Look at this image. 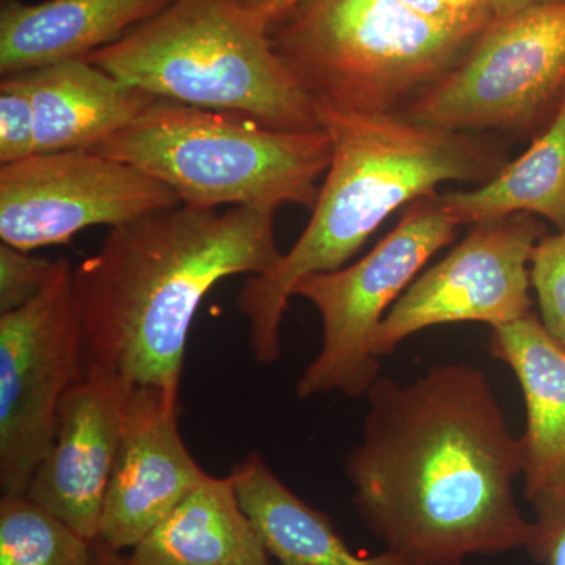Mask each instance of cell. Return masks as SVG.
<instances>
[{
	"label": "cell",
	"mask_w": 565,
	"mask_h": 565,
	"mask_svg": "<svg viewBox=\"0 0 565 565\" xmlns=\"http://www.w3.org/2000/svg\"><path fill=\"white\" fill-rule=\"evenodd\" d=\"M366 397L345 478L386 550L415 565H463L526 548L533 520L514 494L522 441L479 367L434 364L411 384L381 375Z\"/></svg>",
	"instance_id": "1"
},
{
	"label": "cell",
	"mask_w": 565,
	"mask_h": 565,
	"mask_svg": "<svg viewBox=\"0 0 565 565\" xmlns=\"http://www.w3.org/2000/svg\"><path fill=\"white\" fill-rule=\"evenodd\" d=\"M274 212L180 204L115 226L74 269L82 375L180 396L193 318L217 282L262 275L282 253Z\"/></svg>",
	"instance_id": "2"
},
{
	"label": "cell",
	"mask_w": 565,
	"mask_h": 565,
	"mask_svg": "<svg viewBox=\"0 0 565 565\" xmlns=\"http://www.w3.org/2000/svg\"><path fill=\"white\" fill-rule=\"evenodd\" d=\"M333 156L318 200L291 250L273 269L245 277L237 307L259 364L281 356L280 327L294 286L308 275L341 269L404 204L437 193L444 182L486 184L508 166L504 143L397 114L319 109Z\"/></svg>",
	"instance_id": "3"
},
{
	"label": "cell",
	"mask_w": 565,
	"mask_h": 565,
	"mask_svg": "<svg viewBox=\"0 0 565 565\" xmlns=\"http://www.w3.org/2000/svg\"><path fill=\"white\" fill-rule=\"evenodd\" d=\"M87 61L167 102L280 131L322 129L318 106L275 52L270 25L237 0H173Z\"/></svg>",
	"instance_id": "4"
},
{
	"label": "cell",
	"mask_w": 565,
	"mask_h": 565,
	"mask_svg": "<svg viewBox=\"0 0 565 565\" xmlns=\"http://www.w3.org/2000/svg\"><path fill=\"white\" fill-rule=\"evenodd\" d=\"M93 151L150 174L185 206L275 214L286 204L313 210L333 145L323 128L280 131L244 115L159 99Z\"/></svg>",
	"instance_id": "5"
},
{
	"label": "cell",
	"mask_w": 565,
	"mask_h": 565,
	"mask_svg": "<svg viewBox=\"0 0 565 565\" xmlns=\"http://www.w3.org/2000/svg\"><path fill=\"white\" fill-rule=\"evenodd\" d=\"M482 31L429 20L401 0H300L270 40L318 109L401 115Z\"/></svg>",
	"instance_id": "6"
},
{
	"label": "cell",
	"mask_w": 565,
	"mask_h": 565,
	"mask_svg": "<svg viewBox=\"0 0 565 565\" xmlns=\"http://www.w3.org/2000/svg\"><path fill=\"white\" fill-rule=\"evenodd\" d=\"M437 196L411 203L396 228L359 263L308 275L294 286L292 296L310 300L322 321L321 351L297 382L300 399L332 392L366 396L381 377L373 351L379 327L424 264L455 239L459 226Z\"/></svg>",
	"instance_id": "7"
},
{
	"label": "cell",
	"mask_w": 565,
	"mask_h": 565,
	"mask_svg": "<svg viewBox=\"0 0 565 565\" xmlns=\"http://www.w3.org/2000/svg\"><path fill=\"white\" fill-rule=\"evenodd\" d=\"M565 87V0L493 18L455 68L401 114L457 132L525 134Z\"/></svg>",
	"instance_id": "8"
},
{
	"label": "cell",
	"mask_w": 565,
	"mask_h": 565,
	"mask_svg": "<svg viewBox=\"0 0 565 565\" xmlns=\"http://www.w3.org/2000/svg\"><path fill=\"white\" fill-rule=\"evenodd\" d=\"M82 375L74 269L61 258L24 307L0 315V490L25 494L54 438L62 397Z\"/></svg>",
	"instance_id": "9"
},
{
	"label": "cell",
	"mask_w": 565,
	"mask_h": 565,
	"mask_svg": "<svg viewBox=\"0 0 565 565\" xmlns=\"http://www.w3.org/2000/svg\"><path fill=\"white\" fill-rule=\"evenodd\" d=\"M180 204L161 181L93 150L39 152L0 166V239L24 252Z\"/></svg>",
	"instance_id": "10"
},
{
	"label": "cell",
	"mask_w": 565,
	"mask_h": 565,
	"mask_svg": "<svg viewBox=\"0 0 565 565\" xmlns=\"http://www.w3.org/2000/svg\"><path fill=\"white\" fill-rule=\"evenodd\" d=\"M544 237L533 214L473 223L467 237L416 278L386 313L374 355H390L405 338L429 327L484 322L501 327L531 311V258Z\"/></svg>",
	"instance_id": "11"
},
{
	"label": "cell",
	"mask_w": 565,
	"mask_h": 565,
	"mask_svg": "<svg viewBox=\"0 0 565 565\" xmlns=\"http://www.w3.org/2000/svg\"><path fill=\"white\" fill-rule=\"evenodd\" d=\"M206 476L178 429V396L132 386L96 541L115 552L132 550Z\"/></svg>",
	"instance_id": "12"
},
{
	"label": "cell",
	"mask_w": 565,
	"mask_h": 565,
	"mask_svg": "<svg viewBox=\"0 0 565 565\" xmlns=\"http://www.w3.org/2000/svg\"><path fill=\"white\" fill-rule=\"evenodd\" d=\"M132 386L81 375L58 407L54 438L33 476L29 497L76 533L95 542Z\"/></svg>",
	"instance_id": "13"
},
{
	"label": "cell",
	"mask_w": 565,
	"mask_h": 565,
	"mask_svg": "<svg viewBox=\"0 0 565 565\" xmlns=\"http://www.w3.org/2000/svg\"><path fill=\"white\" fill-rule=\"evenodd\" d=\"M173 0H3L0 73L81 61L121 40Z\"/></svg>",
	"instance_id": "14"
},
{
	"label": "cell",
	"mask_w": 565,
	"mask_h": 565,
	"mask_svg": "<svg viewBox=\"0 0 565 565\" xmlns=\"http://www.w3.org/2000/svg\"><path fill=\"white\" fill-rule=\"evenodd\" d=\"M18 76L31 93L35 109L36 154L95 150L161 99L118 81L87 58Z\"/></svg>",
	"instance_id": "15"
},
{
	"label": "cell",
	"mask_w": 565,
	"mask_h": 565,
	"mask_svg": "<svg viewBox=\"0 0 565 565\" xmlns=\"http://www.w3.org/2000/svg\"><path fill=\"white\" fill-rule=\"evenodd\" d=\"M490 355L514 371L525 396L520 441L526 497L565 484V345L530 311L494 327Z\"/></svg>",
	"instance_id": "16"
},
{
	"label": "cell",
	"mask_w": 565,
	"mask_h": 565,
	"mask_svg": "<svg viewBox=\"0 0 565 565\" xmlns=\"http://www.w3.org/2000/svg\"><path fill=\"white\" fill-rule=\"evenodd\" d=\"M131 565H269L233 479L207 475L134 546Z\"/></svg>",
	"instance_id": "17"
},
{
	"label": "cell",
	"mask_w": 565,
	"mask_h": 565,
	"mask_svg": "<svg viewBox=\"0 0 565 565\" xmlns=\"http://www.w3.org/2000/svg\"><path fill=\"white\" fill-rule=\"evenodd\" d=\"M230 478L245 514L280 565H415L392 550L374 556L353 553L329 516L297 497L258 452L234 465Z\"/></svg>",
	"instance_id": "18"
},
{
	"label": "cell",
	"mask_w": 565,
	"mask_h": 565,
	"mask_svg": "<svg viewBox=\"0 0 565 565\" xmlns=\"http://www.w3.org/2000/svg\"><path fill=\"white\" fill-rule=\"evenodd\" d=\"M437 200L459 225L533 214L565 230V87L548 128L519 159L473 191L438 193Z\"/></svg>",
	"instance_id": "19"
},
{
	"label": "cell",
	"mask_w": 565,
	"mask_h": 565,
	"mask_svg": "<svg viewBox=\"0 0 565 565\" xmlns=\"http://www.w3.org/2000/svg\"><path fill=\"white\" fill-rule=\"evenodd\" d=\"M95 546L28 493L0 500V565H93Z\"/></svg>",
	"instance_id": "20"
},
{
	"label": "cell",
	"mask_w": 565,
	"mask_h": 565,
	"mask_svg": "<svg viewBox=\"0 0 565 565\" xmlns=\"http://www.w3.org/2000/svg\"><path fill=\"white\" fill-rule=\"evenodd\" d=\"M531 285L537 294L541 321L565 345V230L542 237L535 245Z\"/></svg>",
	"instance_id": "21"
},
{
	"label": "cell",
	"mask_w": 565,
	"mask_h": 565,
	"mask_svg": "<svg viewBox=\"0 0 565 565\" xmlns=\"http://www.w3.org/2000/svg\"><path fill=\"white\" fill-rule=\"evenodd\" d=\"M36 154V117L31 93L18 74L0 81V166Z\"/></svg>",
	"instance_id": "22"
},
{
	"label": "cell",
	"mask_w": 565,
	"mask_h": 565,
	"mask_svg": "<svg viewBox=\"0 0 565 565\" xmlns=\"http://www.w3.org/2000/svg\"><path fill=\"white\" fill-rule=\"evenodd\" d=\"M58 259L35 258L31 252L0 244V315L31 302L51 281Z\"/></svg>",
	"instance_id": "23"
},
{
	"label": "cell",
	"mask_w": 565,
	"mask_h": 565,
	"mask_svg": "<svg viewBox=\"0 0 565 565\" xmlns=\"http://www.w3.org/2000/svg\"><path fill=\"white\" fill-rule=\"evenodd\" d=\"M534 509L526 548L541 565H565V484L527 498Z\"/></svg>",
	"instance_id": "24"
},
{
	"label": "cell",
	"mask_w": 565,
	"mask_h": 565,
	"mask_svg": "<svg viewBox=\"0 0 565 565\" xmlns=\"http://www.w3.org/2000/svg\"><path fill=\"white\" fill-rule=\"evenodd\" d=\"M416 13L452 28L486 29L493 20L490 0H401Z\"/></svg>",
	"instance_id": "25"
},
{
	"label": "cell",
	"mask_w": 565,
	"mask_h": 565,
	"mask_svg": "<svg viewBox=\"0 0 565 565\" xmlns=\"http://www.w3.org/2000/svg\"><path fill=\"white\" fill-rule=\"evenodd\" d=\"M237 2L262 17L273 29L275 22L280 21L300 0H237Z\"/></svg>",
	"instance_id": "26"
},
{
	"label": "cell",
	"mask_w": 565,
	"mask_h": 565,
	"mask_svg": "<svg viewBox=\"0 0 565 565\" xmlns=\"http://www.w3.org/2000/svg\"><path fill=\"white\" fill-rule=\"evenodd\" d=\"M550 2H557V0H490V7H492L493 18H503L516 13V11Z\"/></svg>",
	"instance_id": "27"
},
{
	"label": "cell",
	"mask_w": 565,
	"mask_h": 565,
	"mask_svg": "<svg viewBox=\"0 0 565 565\" xmlns=\"http://www.w3.org/2000/svg\"><path fill=\"white\" fill-rule=\"evenodd\" d=\"M93 546H95L93 565H131L128 556L121 555V552H115L99 541L93 542Z\"/></svg>",
	"instance_id": "28"
}]
</instances>
